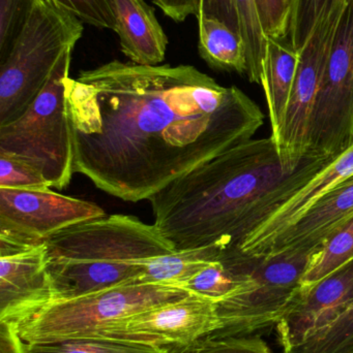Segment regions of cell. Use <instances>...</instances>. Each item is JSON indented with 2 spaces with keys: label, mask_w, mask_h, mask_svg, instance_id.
Masks as SVG:
<instances>
[{
  "label": "cell",
  "mask_w": 353,
  "mask_h": 353,
  "mask_svg": "<svg viewBox=\"0 0 353 353\" xmlns=\"http://www.w3.org/2000/svg\"><path fill=\"white\" fill-rule=\"evenodd\" d=\"M347 0H333L321 12L304 47L292 97L279 134L273 138L282 169L296 172L310 150L313 118L321 79Z\"/></svg>",
  "instance_id": "ba28073f"
},
{
  "label": "cell",
  "mask_w": 353,
  "mask_h": 353,
  "mask_svg": "<svg viewBox=\"0 0 353 353\" xmlns=\"http://www.w3.org/2000/svg\"><path fill=\"white\" fill-rule=\"evenodd\" d=\"M352 147H353V145H352Z\"/></svg>",
  "instance_id": "d6a6232c"
},
{
  "label": "cell",
  "mask_w": 353,
  "mask_h": 353,
  "mask_svg": "<svg viewBox=\"0 0 353 353\" xmlns=\"http://www.w3.org/2000/svg\"><path fill=\"white\" fill-rule=\"evenodd\" d=\"M52 300L45 244L0 257V321L18 327Z\"/></svg>",
  "instance_id": "5bb4252c"
},
{
  "label": "cell",
  "mask_w": 353,
  "mask_h": 353,
  "mask_svg": "<svg viewBox=\"0 0 353 353\" xmlns=\"http://www.w3.org/2000/svg\"><path fill=\"white\" fill-rule=\"evenodd\" d=\"M353 259V220L315 249L311 255L302 286L312 285Z\"/></svg>",
  "instance_id": "44dd1931"
},
{
  "label": "cell",
  "mask_w": 353,
  "mask_h": 353,
  "mask_svg": "<svg viewBox=\"0 0 353 353\" xmlns=\"http://www.w3.org/2000/svg\"><path fill=\"white\" fill-rule=\"evenodd\" d=\"M352 145L353 0H347L319 87L309 155L335 159Z\"/></svg>",
  "instance_id": "9c48e42d"
},
{
  "label": "cell",
  "mask_w": 353,
  "mask_h": 353,
  "mask_svg": "<svg viewBox=\"0 0 353 353\" xmlns=\"http://www.w3.org/2000/svg\"><path fill=\"white\" fill-rule=\"evenodd\" d=\"M175 250L155 224L112 214L70 226L45 241L53 300L139 283L146 261Z\"/></svg>",
  "instance_id": "3957f363"
},
{
  "label": "cell",
  "mask_w": 353,
  "mask_h": 353,
  "mask_svg": "<svg viewBox=\"0 0 353 353\" xmlns=\"http://www.w3.org/2000/svg\"><path fill=\"white\" fill-rule=\"evenodd\" d=\"M39 0H0V62L12 51Z\"/></svg>",
  "instance_id": "d4e9b609"
},
{
  "label": "cell",
  "mask_w": 353,
  "mask_h": 353,
  "mask_svg": "<svg viewBox=\"0 0 353 353\" xmlns=\"http://www.w3.org/2000/svg\"><path fill=\"white\" fill-rule=\"evenodd\" d=\"M197 23L199 54L209 68L247 76V50L242 35L213 17H199Z\"/></svg>",
  "instance_id": "ac0fdd59"
},
{
  "label": "cell",
  "mask_w": 353,
  "mask_h": 353,
  "mask_svg": "<svg viewBox=\"0 0 353 353\" xmlns=\"http://www.w3.org/2000/svg\"><path fill=\"white\" fill-rule=\"evenodd\" d=\"M255 2L265 35L288 37L290 14L288 0H255Z\"/></svg>",
  "instance_id": "f1b7e54d"
},
{
  "label": "cell",
  "mask_w": 353,
  "mask_h": 353,
  "mask_svg": "<svg viewBox=\"0 0 353 353\" xmlns=\"http://www.w3.org/2000/svg\"><path fill=\"white\" fill-rule=\"evenodd\" d=\"M0 188L46 190L51 186L43 174L26 161L0 153Z\"/></svg>",
  "instance_id": "484cf974"
},
{
  "label": "cell",
  "mask_w": 353,
  "mask_h": 353,
  "mask_svg": "<svg viewBox=\"0 0 353 353\" xmlns=\"http://www.w3.org/2000/svg\"><path fill=\"white\" fill-rule=\"evenodd\" d=\"M0 353H27L16 325L6 321H0Z\"/></svg>",
  "instance_id": "4dcf8cb0"
},
{
  "label": "cell",
  "mask_w": 353,
  "mask_h": 353,
  "mask_svg": "<svg viewBox=\"0 0 353 353\" xmlns=\"http://www.w3.org/2000/svg\"><path fill=\"white\" fill-rule=\"evenodd\" d=\"M282 353H353V306L302 343Z\"/></svg>",
  "instance_id": "cb8c5ba5"
},
{
  "label": "cell",
  "mask_w": 353,
  "mask_h": 353,
  "mask_svg": "<svg viewBox=\"0 0 353 353\" xmlns=\"http://www.w3.org/2000/svg\"><path fill=\"white\" fill-rule=\"evenodd\" d=\"M300 63V51L289 37H267V60L261 87L271 121V138L279 134L292 97Z\"/></svg>",
  "instance_id": "e0dca14e"
},
{
  "label": "cell",
  "mask_w": 353,
  "mask_h": 353,
  "mask_svg": "<svg viewBox=\"0 0 353 353\" xmlns=\"http://www.w3.org/2000/svg\"><path fill=\"white\" fill-rule=\"evenodd\" d=\"M83 24L115 30L113 0H49Z\"/></svg>",
  "instance_id": "4316f807"
},
{
  "label": "cell",
  "mask_w": 353,
  "mask_h": 353,
  "mask_svg": "<svg viewBox=\"0 0 353 353\" xmlns=\"http://www.w3.org/2000/svg\"><path fill=\"white\" fill-rule=\"evenodd\" d=\"M221 329L217 303L190 294L174 302L128 315L104 327L93 337L180 348L211 337Z\"/></svg>",
  "instance_id": "30bf717a"
},
{
  "label": "cell",
  "mask_w": 353,
  "mask_h": 353,
  "mask_svg": "<svg viewBox=\"0 0 353 353\" xmlns=\"http://www.w3.org/2000/svg\"><path fill=\"white\" fill-rule=\"evenodd\" d=\"M166 16L182 23L190 16H198L201 0H151Z\"/></svg>",
  "instance_id": "f546056e"
},
{
  "label": "cell",
  "mask_w": 353,
  "mask_h": 353,
  "mask_svg": "<svg viewBox=\"0 0 353 353\" xmlns=\"http://www.w3.org/2000/svg\"><path fill=\"white\" fill-rule=\"evenodd\" d=\"M107 215L97 203L46 190L0 188V228L46 241L70 226Z\"/></svg>",
  "instance_id": "8fae6325"
},
{
  "label": "cell",
  "mask_w": 353,
  "mask_h": 353,
  "mask_svg": "<svg viewBox=\"0 0 353 353\" xmlns=\"http://www.w3.org/2000/svg\"><path fill=\"white\" fill-rule=\"evenodd\" d=\"M75 173L138 203L252 140L265 114L193 65L113 60L66 80Z\"/></svg>",
  "instance_id": "6da1fadb"
},
{
  "label": "cell",
  "mask_w": 353,
  "mask_h": 353,
  "mask_svg": "<svg viewBox=\"0 0 353 353\" xmlns=\"http://www.w3.org/2000/svg\"><path fill=\"white\" fill-rule=\"evenodd\" d=\"M314 250L251 256L236 247L226 248L224 254L245 276L246 284L218 303L221 329L211 337L251 336L277 325L300 290Z\"/></svg>",
  "instance_id": "5b68a950"
},
{
  "label": "cell",
  "mask_w": 353,
  "mask_h": 353,
  "mask_svg": "<svg viewBox=\"0 0 353 353\" xmlns=\"http://www.w3.org/2000/svg\"><path fill=\"white\" fill-rule=\"evenodd\" d=\"M240 32L247 50L248 72L251 83L260 85L267 60V37L263 31L255 0H233Z\"/></svg>",
  "instance_id": "ffe728a7"
},
{
  "label": "cell",
  "mask_w": 353,
  "mask_h": 353,
  "mask_svg": "<svg viewBox=\"0 0 353 353\" xmlns=\"http://www.w3.org/2000/svg\"><path fill=\"white\" fill-rule=\"evenodd\" d=\"M27 353H168L147 344L103 337L74 338L47 343L26 344Z\"/></svg>",
  "instance_id": "7402d4cb"
},
{
  "label": "cell",
  "mask_w": 353,
  "mask_h": 353,
  "mask_svg": "<svg viewBox=\"0 0 353 353\" xmlns=\"http://www.w3.org/2000/svg\"><path fill=\"white\" fill-rule=\"evenodd\" d=\"M244 285V279L220 256L190 280L184 290L218 304L240 292Z\"/></svg>",
  "instance_id": "603a6c76"
},
{
  "label": "cell",
  "mask_w": 353,
  "mask_h": 353,
  "mask_svg": "<svg viewBox=\"0 0 353 353\" xmlns=\"http://www.w3.org/2000/svg\"><path fill=\"white\" fill-rule=\"evenodd\" d=\"M352 220L353 175L325 193L267 255L283 251L314 250Z\"/></svg>",
  "instance_id": "9a60e30c"
},
{
  "label": "cell",
  "mask_w": 353,
  "mask_h": 353,
  "mask_svg": "<svg viewBox=\"0 0 353 353\" xmlns=\"http://www.w3.org/2000/svg\"><path fill=\"white\" fill-rule=\"evenodd\" d=\"M190 294L176 286L124 284L77 298L51 301L17 329L26 344L93 337L109 323Z\"/></svg>",
  "instance_id": "52a82bcc"
},
{
  "label": "cell",
  "mask_w": 353,
  "mask_h": 353,
  "mask_svg": "<svg viewBox=\"0 0 353 353\" xmlns=\"http://www.w3.org/2000/svg\"><path fill=\"white\" fill-rule=\"evenodd\" d=\"M352 175L353 147L332 159L233 247L246 255L265 256L325 193Z\"/></svg>",
  "instance_id": "4fadbf2b"
},
{
  "label": "cell",
  "mask_w": 353,
  "mask_h": 353,
  "mask_svg": "<svg viewBox=\"0 0 353 353\" xmlns=\"http://www.w3.org/2000/svg\"><path fill=\"white\" fill-rule=\"evenodd\" d=\"M288 2H289V8H290V3H292V0H288Z\"/></svg>",
  "instance_id": "1f68e13d"
},
{
  "label": "cell",
  "mask_w": 353,
  "mask_h": 353,
  "mask_svg": "<svg viewBox=\"0 0 353 353\" xmlns=\"http://www.w3.org/2000/svg\"><path fill=\"white\" fill-rule=\"evenodd\" d=\"M333 0H292L288 37L300 51L310 37L321 12Z\"/></svg>",
  "instance_id": "83f0119b"
},
{
  "label": "cell",
  "mask_w": 353,
  "mask_h": 353,
  "mask_svg": "<svg viewBox=\"0 0 353 353\" xmlns=\"http://www.w3.org/2000/svg\"><path fill=\"white\" fill-rule=\"evenodd\" d=\"M74 49L68 50L28 109L0 125V153L39 170L51 188H66L75 174L74 149L66 107V80Z\"/></svg>",
  "instance_id": "8992f818"
},
{
  "label": "cell",
  "mask_w": 353,
  "mask_h": 353,
  "mask_svg": "<svg viewBox=\"0 0 353 353\" xmlns=\"http://www.w3.org/2000/svg\"><path fill=\"white\" fill-rule=\"evenodd\" d=\"M332 159L307 157L286 174L273 138L252 139L151 197L153 224L175 250L236 246Z\"/></svg>",
  "instance_id": "7a4b0ae2"
},
{
  "label": "cell",
  "mask_w": 353,
  "mask_h": 353,
  "mask_svg": "<svg viewBox=\"0 0 353 353\" xmlns=\"http://www.w3.org/2000/svg\"><path fill=\"white\" fill-rule=\"evenodd\" d=\"M353 306V259L312 285L300 286L277 323L283 350L298 345Z\"/></svg>",
  "instance_id": "7c38bea8"
},
{
  "label": "cell",
  "mask_w": 353,
  "mask_h": 353,
  "mask_svg": "<svg viewBox=\"0 0 353 353\" xmlns=\"http://www.w3.org/2000/svg\"><path fill=\"white\" fill-rule=\"evenodd\" d=\"M115 32L120 50L133 63L160 65L165 60L168 37L144 0H113Z\"/></svg>",
  "instance_id": "2e32d148"
},
{
  "label": "cell",
  "mask_w": 353,
  "mask_h": 353,
  "mask_svg": "<svg viewBox=\"0 0 353 353\" xmlns=\"http://www.w3.org/2000/svg\"><path fill=\"white\" fill-rule=\"evenodd\" d=\"M83 31L76 17L49 0H39L12 51L0 62V125L28 109Z\"/></svg>",
  "instance_id": "277c9868"
},
{
  "label": "cell",
  "mask_w": 353,
  "mask_h": 353,
  "mask_svg": "<svg viewBox=\"0 0 353 353\" xmlns=\"http://www.w3.org/2000/svg\"><path fill=\"white\" fill-rule=\"evenodd\" d=\"M224 247L219 245L174 250L146 261L139 283L184 286L209 263L221 256Z\"/></svg>",
  "instance_id": "d6986e66"
}]
</instances>
